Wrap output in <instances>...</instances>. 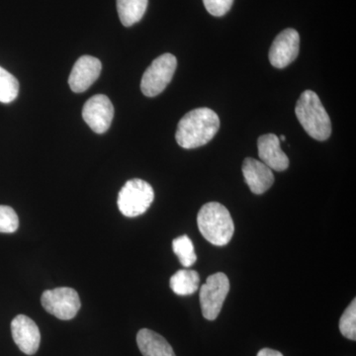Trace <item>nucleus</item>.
<instances>
[{
	"label": "nucleus",
	"instance_id": "nucleus-1",
	"mask_svg": "<svg viewBox=\"0 0 356 356\" xmlns=\"http://www.w3.org/2000/svg\"><path fill=\"white\" fill-rule=\"evenodd\" d=\"M220 129V119L212 109L196 108L182 117L175 139L184 149H197L208 144Z\"/></svg>",
	"mask_w": 356,
	"mask_h": 356
},
{
	"label": "nucleus",
	"instance_id": "nucleus-2",
	"mask_svg": "<svg viewBox=\"0 0 356 356\" xmlns=\"http://www.w3.org/2000/svg\"><path fill=\"white\" fill-rule=\"evenodd\" d=\"M197 225L201 235L212 245H228L235 233V225L229 210L218 202L202 206L197 215Z\"/></svg>",
	"mask_w": 356,
	"mask_h": 356
},
{
	"label": "nucleus",
	"instance_id": "nucleus-3",
	"mask_svg": "<svg viewBox=\"0 0 356 356\" xmlns=\"http://www.w3.org/2000/svg\"><path fill=\"white\" fill-rule=\"evenodd\" d=\"M295 113L302 127L313 139L322 142L331 137V119L317 93L304 91L297 102Z\"/></svg>",
	"mask_w": 356,
	"mask_h": 356
},
{
	"label": "nucleus",
	"instance_id": "nucleus-4",
	"mask_svg": "<svg viewBox=\"0 0 356 356\" xmlns=\"http://www.w3.org/2000/svg\"><path fill=\"white\" fill-rule=\"evenodd\" d=\"M153 187L145 180L135 178L129 180L118 194L119 210L124 216L135 218L147 212L154 202Z\"/></svg>",
	"mask_w": 356,
	"mask_h": 356
},
{
	"label": "nucleus",
	"instance_id": "nucleus-5",
	"mask_svg": "<svg viewBox=\"0 0 356 356\" xmlns=\"http://www.w3.org/2000/svg\"><path fill=\"white\" fill-rule=\"evenodd\" d=\"M177 60L172 54H163L152 63L140 81V89L147 97L163 92L172 81L177 70Z\"/></svg>",
	"mask_w": 356,
	"mask_h": 356
},
{
	"label": "nucleus",
	"instance_id": "nucleus-6",
	"mask_svg": "<svg viewBox=\"0 0 356 356\" xmlns=\"http://www.w3.org/2000/svg\"><path fill=\"white\" fill-rule=\"evenodd\" d=\"M229 291V281L226 274L218 273L207 278L201 286L199 295L201 311L206 320H216Z\"/></svg>",
	"mask_w": 356,
	"mask_h": 356
},
{
	"label": "nucleus",
	"instance_id": "nucleus-7",
	"mask_svg": "<svg viewBox=\"0 0 356 356\" xmlns=\"http://www.w3.org/2000/svg\"><path fill=\"white\" fill-rule=\"evenodd\" d=\"M42 306L51 315L63 321L72 320L81 309V303L76 290L70 287H58L46 290L42 294Z\"/></svg>",
	"mask_w": 356,
	"mask_h": 356
},
{
	"label": "nucleus",
	"instance_id": "nucleus-8",
	"mask_svg": "<svg viewBox=\"0 0 356 356\" xmlns=\"http://www.w3.org/2000/svg\"><path fill=\"white\" fill-rule=\"evenodd\" d=\"M299 33L292 28L280 33L269 50V62L276 69H284L299 55Z\"/></svg>",
	"mask_w": 356,
	"mask_h": 356
},
{
	"label": "nucleus",
	"instance_id": "nucleus-9",
	"mask_svg": "<svg viewBox=\"0 0 356 356\" xmlns=\"http://www.w3.org/2000/svg\"><path fill=\"white\" fill-rule=\"evenodd\" d=\"M83 117L93 132L105 133L113 121V104L106 95L92 96L84 104Z\"/></svg>",
	"mask_w": 356,
	"mask_h": 356
},
{
	"label": "nucleus",
	"instance_id": "nucleus-10",
	"mask_svg": "<svg viewBox=\"0 0 356 356\" xmlns=\"http://www.w3.org/2000/svg\"><path fill=\"white\" fill-rule=\"evenodd\" d=\"M14 343L23 353L33 355L39 350L41 334L36 323L25 315H18L11 322Z\"/></svg>",
	"mask_w": 356,
	"mask_h": 356
},
{
	"label": "nucleus",
	"instance_id": "nucleus-11",
	"mask_svg": "<svg viewBox=\"0 0 356 356\" xmlns=\"http://www.w3.org/2000/svg\"><path fill=\"white\" fill-rule=\"evenodd\" d=\"M102 62L91 56H83L76 60L69 77L70 88L74 92L83 93L97 81L102 72Z\"/></svg>",
	"mask_w": 356,
	"mask_h": 356
},
{
	"label": "nucleus",
	"instance_id": "nucleus-12",
	"mask_svg": "<svg viewBox=\"0 0 356 356\" xmlns=\"http://www.w3.org/2000/svg\"><path fill=\"white\" fill-rule=\"evenodd\" d=\"M259 156L264 165L275 172H284L289 166V159L280 147V137L275 134L262 135L257 140Z\"/></svg>",
	"mask_w": 356,
	"mask_h": 356
},
{
	"label": "nucleus",
	"instance_id": "nucleus-13",
	"mask_svg": "<svg viewBox=\"0 0 356 356\" xmlns=\"http://www.w3.org/2000/svg\"><path fill=\"white\" fill-rule=\"evenodd\" d=\"M243 175L245 184L248 185L252 193L264 194L274 184L273 170L264 165L261 161L247 158L243 163Z\"/></svg>",
	"mask_w": 356,
	"mask_h": 356
},
{
	"label": "nucleus",
	"instance_id": "nucleus-14",
	"mask_svg": "<svg viewBox=\"0 0 356 356\" xmlns=\"http://www.w3.org/2000/svg\"><path fill=\"white\" fill-rule=\"evenodd\" d=\"M137 343L144 356H177L165 337L149 329L138 332Z\"/></svg>",
	"mask_w": 356,
	"mask_h": 356
},
{
	"label": "nucleus",
	"instance_id": "nucleus-15",
	"mask_svg": "<svg viewBox=\"0 0 356 356\" xmlns=\"http://www.w3.org/2000/svg\"><path fill=\"white\" fill-rule=\"evenodd\" d=\"M149 0H117V11L122 24L131 27L146 13Z\"/></svg>",
	"mask_w": 356,
	"mask_h": 356
},
{
	"label": "nucleus",
	"instance_id": "nucleus-16",
	"mask_svg": "<svg viewBox=\"0 0 356 356\" xmlns=\"http://www.w3.org/2000/svg\"><path fill=\"white\" fill-rule=\"evenodd\" d=\"M170 288L179 296H186L197 291L200 285V276L195 270L181 269L173 274L170 280Z\"/></svg>",
	"mask_w": 356,
	"mask_h": 356
},
{
	"label": "nucleus",
	"instance_id": "nucleus-17",
	"mask_svg": "<svg viewBox=\"0 0 356 356\" xmlns=\"http://www.w3.org/2000/svg\"><path fill=\"white\" fill-rule=\"evenodd\" d=\"M173 252L177 254L180 264L186 268L191 267L197 261L194 245L188 236H178L172 242Z\"/></svg>",
	"mask_w": 356,
	"mask_h": 356
},
{
	"label": "nucleus",
	"instance_id": "nucleus-18",
	"mask_svg": "<svg viewBox=\"0 0 356 356\" xmlns=\"http://www.w3.org/2000/svg\"><path fill=\"white\" fill-rule=\"evenodd\" d=\"M19 83L17 79L0 67V102L10 103L17 98Z\"/></svg>",
	"mask_w": 356,
	"mask_h": 356
},
{
	"label": "nucleus",
	"instance_id": "nucleus-19",
	"mask_svg": "<svg viewBox=\"0 0 356 356\" xmlns=\"http://www.w3.org/2000/svg\"><path fill=\"white\" fill-rule=\"evenodd\" d=\"M339 331L350 341L356 339V300L353 299L350 306L344 311L339 320Z\"/></svg>",
	"mask_w": 356,
	"mask_h": 356
},
{
	"label": "nucleus",
	"instance_id": "nucleus-20",
	"mask_svg": "<svg viewBox=\"0 0 356 356\" xmlns=\"http://www.w3.org/2000/svg\"><path fill=\"white\" fill-rule=\"evenodd\" d=\"M18 227H19V218L13 208L0 205V233H15Z\"/></svg>",
	"mask_w": 356,
	"mask_h": 356
},
{
	"label": "nucleus",
	"instance_id": "nucleus-21",
	"mask_svg": "<svg viewBox=\"0 0 356 356\" xmlns=\"http://www.w3.org/2000/svg\"><path fill=\"white\" fill-rule=\"evenodd\" d=\"M206 10L211 15L221 17L229 13L233 6L234 0H203Z\"/></svg>",
	"mask_w": 356,
	"mask_h": 356
},
{
	"label": "nucleus",
	"instance_id": "nucleus-22",
	"mask_svg": "<svg viewBox=\"0 0 356 356\" xmlns=\"http://www.w3.org/2000/svg\"><path fill=\"white\" fill-rule=\"evenodd\" d=\"M257 356H283V355L280 351L271 350V348H262Z\"/></svg>",
	"mask_w": 356,
	"mask_h": 356
},
{
	"label": "nucleus",
	"instance_id": "nucleus-23",
	"mask_svg": "<svg viewBox=\"0 0 356 356\" xmlns=\"http://www.w3.org/2000/svg\"><path fill=\"white\" fill-rule=\"evenodd\" d=\"M280 140H286V137H285V136H281V137L280 138Z\"/></svg>",
	"mask_w": 356,
	"mask_h": 356
}]
</instances>
